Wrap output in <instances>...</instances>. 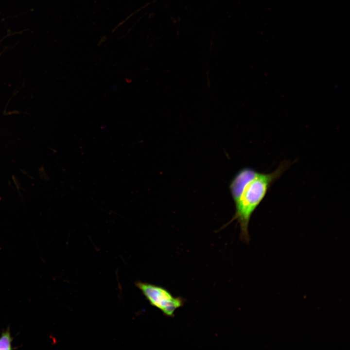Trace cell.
Returning <instances> with one entry per match:
<instances>
[{
	"instance_id": "1",
	"label": "cell",
	"mask_w": 350,
	"mask_h": 350,
	"mask_svg": "<svg viewBox=\"0 0 350 350\" xmlns=\"http://www.w3.org/2000/svg\"><path fill=\"white\" fill-rule=\"evenodd\" d=\"M290 162L283 161L274 172H258L237 193L232 195L235 212L230 222L237 220L240 228V238L246 243L250 240L248 226L251 217L265 196L272 184L288 168Z\"/></svg>"
},
{
	"instance_id": "3",
	"label": "cell",
	"mask_w": 350,
	"mask_h": 350,
	"mask_svg": "<svg viewBox=\"0 0 350 350\" xmlns=\"http://www.w3.org/2000/svg\"><path fill=\"white\" fill-rule=\"evenodd\" d=\"M13 338L11 336L10 328L8 326L5 331H3L0 336V350H11Z\"/></svg>"
},
{
	"instance_id": "2",
	"label": "cell",
	"mask_w": 350,
	"mask_h": 350,
	"mask_svg": "<svg viewBox=\"0 0 350 350\" xmlns=\"http://www.w3.org/2000/svg\"><path fill=\"white\" fill-rule=\"evenodd\" d=\"M136 285L150 305L167 317H174L175 311L182 307L186 301L181 297H175L169 291L160 286L141 281H137Z\"/></svg>"
}]
</instances>
